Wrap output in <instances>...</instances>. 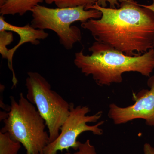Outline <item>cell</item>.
<instances>
[{
    "mask_svg": "<svg viewBox=\"0 0 154 154\" xmlns=\"http://www.w3.org/2000/svg\"><path fill=\"white\" fill-rule=\"evenodd\" d=\"M116 8L96 3L88 8L100 11L99 19H91L81 27L96 41L109 45L130 56L142 55L154 48V12L135 0H119Z\"/></svg>",
    "mask_w": 154,
    "mask_h": 154,
    "instance_id": "1",
    "label": "cell"
},
{
    "mask_svg": "<svg viewBox=\"0 0 154 154\" xmlns=\"http://www.w3.org/2000/svg\"><path fill=\"white\" fill-rule=\"evenodd\" d=\"M89 50L91 55H86L83 50L76 53L74 63L85 75L92 76L99 86L121 83L122 75L127 72L150 77L154 70V48L139 56H130L95 41Z\"/></svg>",
    "mask_w": 154,
    "mask_h": 154,
    "instance_id": "2",
    "label": "cell"
},
{
    "mask_svg": "<svg viewBox=\"0 0 154 154\" xmlns=\"http://www.w3.org/2000/svg\"><path fill=\"white\" fill-rule=\"evenodd\" d=\"M11 109L0 132H7L25 147L26 154H43L49 143L45 121L36 107L21 93L17 102L10 97Z\"/></svg>",
    "mask_w": 154,
    "mask_h": 154,
    "instance_id": "3",
    "label": "cell"
},
{
    "mask_svg": "<svg viewBox=\"0 0 154 154\" xmlns=\"http://www.w3.org/2000/svg\"><path fill=\"white\" fill-rule=\"evenodd\" d=\"M31 25L40 30L55 32L60 43L66 49H71L74 44L81 41L79 28L72 25L75 22L84 23L91 19H99L102 13L96 9L86 10L83 6L51 8L38 5L31 11Z\"/></svg>",
    "mask_w": 154,
    "mask_h": 154,
    "instance_id": "4",
    "label": "cell"
},
{
    "mask_svg": "<svg viewBox=\"0 0 154 154\" xmlns=\"http://www.w3.org/2000/svg\"><path fill=\"white\" fill-rule=\"evenodd\" d=\"M26 98L33 105L45 121L49 143L59 136L62 125L69 113L70 103L51 89L47 80L37 72H29L26 79Z\"/></svg>",
    "mask_w": 154,
    "mask_h": 154,
    "instance_id": "5",
    "label": "cell"
},
{
    "mask_svg": "<svg viewBox=\"0 0 154 154\" xmlns=\"http://www.w3.org/2000/svg\"><path fill=\"white\" fill-rule=\"evenodd\" d=\"M90 111L88 106L79 105L75 107L73 103H70L69 113L61 127L59 135L54 141L47 145L43 154H57L58 152L68 151L70 148L78 150L79 141L77 138L81 134L86 131H91L96 135L103 134V130L100 126L104 124V121L94 125L87 124L89 122H97L102 117V111L88 115Z\"/></svg>",
    "mask_w": 154,
    "mask_h": 154,
    "instance_id": "6",
    "label": "cell"
},
{
    "mask_svg": "<svg viewBox=\"0 0 154 154\" xmlns=\"http://www.w3.org/2000/svg\"><path fill=\"white\" fill-rule=\"evenodd\" d=\"M149 89H143L135 96L133 105L120 107L112 103L108 115L114 124H125L134 119H143L146 124L154 126V75L147 82Z\"/></svg>",
    "mask_w": 154,
    "mask_h": 154,
    "instance_id": "7",
    "label": "cell"
},
{
    "mask_svg": "<svg viewBox=\"0 0 154 154\" xmlns=\"http://www.w3.org/2000/svg\"><path fill=\"white\" fill-rule=\"evenodd\" d=\"M12 31L17 33L20 37L19 42L12 48L9 49L8 57V66L13 74L12 82L13 87H16L18 80L16 76L13 66V58L14 53L21 45L25 43H31L33 45H38L40 41L44 40L48 37V33L44 30L36 29L30 24L24 26H17L12 25L5 20L3 16L0 17V31Z\"/></svg>",
    "mask_w": 154,
    "mask_h": 154,
    "instance_id": "8",
    "label": "cell"
},
{
    "mask_svg": "<svg viewBox=\"0 0 154 154\" xmlns=\"http://www.w3.org/2000/svg\"><path fill=\"white\" fill-rule=\"evenodd\" d=\"M44 0H6L0 6V14L2 16L16 14L22 16L31 12L35 6Z\"/></svg>",
    "mask_w": 154,
    "mask_h": 154,
    "instance_id": "9",
    "label": "cell"
},
{
    "mask_svg": "<svg viewBox=\"0 0 154 154\" xmlns=\"http://www.w3.org/2000/svg\"><path fill=\"white\" fill-rule=\"evenodd\" d=\"M21 144L13 139L8 133L0 132V154H18Z\"/></svg>",
    "mask_w": 154,
    "mask_h": 154,
    "instance_id": "10",
    "label": "cell"
},
{
    "mask_svg": "<svg viewBox=\"0 0 154 154\" xmlns=\"http://www.w3.org/2000/svg\"><path fill=\"white\" fill-rule=\"evenodd\" d=\"M47 4L54 3L57 8H72L83 6L87 10L88 8L94 5L97 0H44Z\"/></svg>",
    "mask_w": 154,
    "mask_h": 154,
    "instance_id": "11",
    "label": "cell"
},
{
    "mask_svg": "<svg viewBox=\"0 0 154 154\" xmlns=\"http://www.w3.org/2000/svg\"><path fill=\"white\" fill-rule=\"evenodd\" d=\"M14 40L13 33L7 31H0V53L3 58L8 60L9 49L7 46Z\"/></svg>",
    "mask_w": 154,
    "mask_h": 154,
    "instance_id": "12",
    "label": "cell"
},
{
    "mask_svg": "<svg viewBox=\"0 0 154 154\" xmlns=\"http://www.w3.org/2000/svg\"><path fill=\"white\" fill-rule=\"evenodd\" d=\"M65 154H97L94 146L91 144L89 140H87L84 143L79 142L78 150L74 153L67 152Z\"/></svg>",
    "mask_w": 154,
    "mask_h": 154,
    "instance_id": "13",
    "label": "cell"
},
{
    "mask_svg": "<svg viewBox=\"0 0 154 154\" xmlns=\"http://www.w3.org/2000/svg\"><path fill=\"white\" fill-rule=\"evenodd\" d=\"M96 3L98 5L103 8L107 7V3H109L110 8H119L120 6L119 0H97Z\"/></svg>",
    "mask_w": 154,
    "mask_h": 154,
    "instance_id": "14",
    "label": "cell"
},
{
    "mask_svg": "<svg viewBox=\"0 0 154 154\" xmlns=\"http://www.w3.org/2000/svg\"><path fill=\"white\" fill-rule=\"evenodd\" d=\"M143 152L144 154H154V147L150 144L146 143L144 145Z\"/></svg>",
    "mask_w": 154,
    "mask_h": 154,
    "instance_id": "15",
    "label": "cell"
},
{
    "mask_svg": "<svg viewBox=\"0 0 154 154\" xmlns=\"http://www.w3.org/2000/svg\"><path fill=\"white\" fill-rule=\"evenodd\" d=\"M6 0H0V6L2 5L6 2Z\"/></svg>",
    "mask_w": 154,
    "mask_h": 154,
    "instance_id": "16",
    "label": "cell"
}]
</instances>
